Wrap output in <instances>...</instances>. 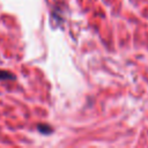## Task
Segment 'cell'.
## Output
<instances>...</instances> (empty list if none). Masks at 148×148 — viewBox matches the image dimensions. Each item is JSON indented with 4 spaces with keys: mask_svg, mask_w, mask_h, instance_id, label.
Segmentation results:
<instances>
[{
    "mask_svg": "<svg viewBox=\"0 0 148 148\" xmlns=\"http://www.w3.org/2000/svg\"><path fill=\"white\" fill-rule=\"evenodd\" d=\"M37 128H38V131L40 132V133H43V134H50V133H52V127L50 126V125H47V124H39L38 126H37Z\"/></svg>",
    "mask_w": 148,
    "mask_h": 148,
    "instance_id": "cell-2",
    "label": "cell"
},
{
    "mask_svg": "<svg viewBox=\"0 0 148 148\" xmlns=\"http://www.w3.org/2000/svg\"><path fill=\"white\" fill-rule=\"evenodd\" d=\"M14 79H15V75H13L10 72L5 71V69H0V81H3V80H14Z\"/></svg>",
    "mask_w": 148,
    "mask_h": 148,
    "instance_id": "cell-1",
    "label": "cell"
}]
</instances>
